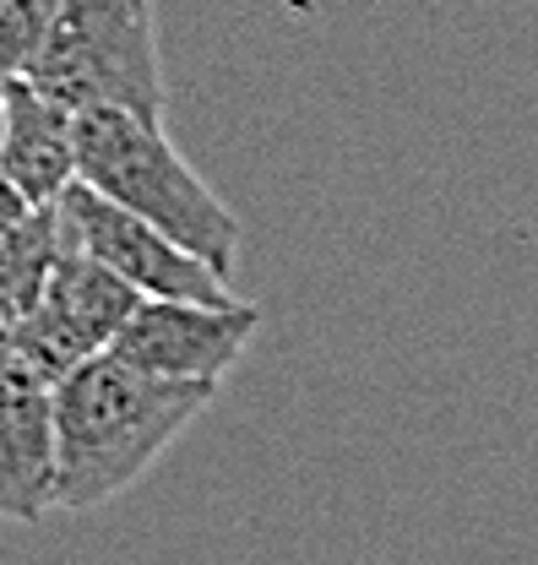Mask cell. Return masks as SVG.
<instances>
[{
	"instance_id": "7a4b0ae2",
	"label": "cell",
	"mask_w": 538,
	"mask_h": 565,
	"mask_svg": "<svg viewBox=\"0 0 538 565\" xmlns=\"http://www.w3.org/2000/svg\"><path fill=\"white\" fill-rule=\"evenodd\" d=\"M76 180L109 196L115 207L147 217L207 267L229 278L240 256V217L207 185L202 174L175 152L158 120L126 109H82L76 115Z\"/></svg>"
},
{
	"instance_id": "3957f363",
	"label": "cell",
	"mask_w": 538,
	"mask_h": 565,
	"mask_svg": "<svg viewBox=\"0 0 538 565\" xmlns=\"http://www.w3.org/2000/svg\"><path fill=\"white\" fill-rule=\"evenodd\" d=\"M66 109H126L163 126V61L152 0H61V17L28 71Z\"/></svg>"
},
{
	"instance_id": "7c38bea8",
	"label": "cell",
	"mask_w": 538,
	"mask_h": 565,
	"mask_svg": "<svg viewBox=\"0 0 538 565\" xmlns=\"http://www.w3.org/2000/svg\"><path fill=\"white\" fill-rule=\"evenodd\" d=\"M0 141H6V93H0Z\"/></svg>"
},
{
	"instance_id": "30bf717a",
	"label": "cell",
	"mask_w": 538,
	"mask_h": 565,
	"mask_svg": "<svg viewBox=\"0 0 538 565\" xmlns=\"http://www.w3.org/2000/svg\"><path fill=\"white\" fill-rule=\"evenodd\" d=\"M55 17H61V0H0V82H17L33 71Z\"/></svg>"
},
{
	"instance_id": "9c48e42d",
	"label": "cell",
	"mask_w": 538,
	"mask_h": 565,
	"mask_svg": "<svg viewBox=\"0 0 538 565\" xmlns=\"http://www.w3.org/2000/svg\"><path fill=\"white\" fill-rule=\"evenodd\" d=\"M55 262H61L55 207H33L11 234H0V343L39 310Z\"/></svg>"
},
{
	"instance_id": "8992f818",
	"label": "cell",
	"mask_w": 538,
	"mask_h": 565,
	"mask_svg": "<svg viewBox=\"0 0 538 565\" xmlns=\"http://www.w3.org/2000/svg\"><path fill=\"white\" fill-rule=\"evenodd\" d=\"M262 332V305H197V299H141L120 327L115 353L163 381L218 386Z\"/></svg>"
},
{
	"instance_id": "52a82bcc",
	"label": "cell",
	"mask_w": 538,
	"mask_h": 565,
	"mask_svg": "<svg viewBox=\"0 0 538 565\" xmlns=\"http://www.w3.org/2000/svg\"><path fill=\"white\" fill-rule=\"evenodd\" d=\"M55 511V386L0 349V522Z\"/></svg>"
},
{
	"instance_id": "5b68a950",
	"label": "cell",
	"mask_w": 538,
	"mask_h": 565,
	"mask_svg": "<svg viewBox=\"0 0 538 565\" xmlns=\"http://www.w3.org/2000/svg\"><path fill=\"white\" fill-rule=\"evenodd\" d=\"M55 217H61V234L71 245L98 256L109 273H120L141 299H197V305H234L240 299L229 278L218 267H207L197 250H186L180 239L152 228L147 217L115 207L109 196H98L82 180L55 202Z\"/></svg>"
},
{
	"instance_id": "8fae6325",
	"label": "cell",
	"mask_w": 538,
	"mask_h": 565,
	"mask_svg": "<svg viewBox=\"0 0 538 565\" xmlns=\"http://www.w3.org/2000/svg\"><path fill=\"white\" fill-rule=\"evenodd\" d=\"M28 212H33V207H28V196H22V191H17V185L0 174V234H11V228H17Z\"/></svg>"
},
{
	"instance_id": "6da1fadb",
	"label": "cell",
	"mask_w": 538,
	"mask_h": 565,
	"mask_svg": "<svg viewBox=\"0 0 538 565\" xmlns=\"http://www.w3.org/2000/svg\"><path fill=\"white\" fill-rule=\"evenodd\" d=\"M212 392L147 375L115 349L76 364L55 386V511L82 516L120 500L202 419Z\"/></svg>"
},
{
	"instance_id": "ba28073f",
	"label": "cell",
	"mask_w": 538,
	"mask_h": 565,
	"mask_svg": "<svg viewBox=\"0 0 538 565\" xmlns=\"http://www.w3.org/2000/svg\"><path fill=\"white\" fill-rule=\"evenodd\" d=\"M0 93H6L0 174L28 196V207H55L76 185V109L33 87L28 76L0 82Z\"/></svg>"
},
{
	"instance_id": "277c9868",
	"label": "cell",
	"mask_w": 538,
	"mask_h": 565,
	"mask_svg": "<svg viewBox=\"0 0 538 565\" xmlns=\"http://www.w3.org/2000/svg\"><path fill=\"white\" fill-rule=\"evenodd\" d=\"M136 305H141V294L131 282L120 273H109L98 256H87L82 245H71L61 234V262L50 273V288H44L39 310L0 349L17 353L50 386H61L76 364L115 349V338L131 321Z\"/></svg>"
}]
</instances>
